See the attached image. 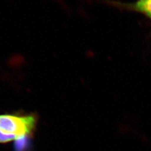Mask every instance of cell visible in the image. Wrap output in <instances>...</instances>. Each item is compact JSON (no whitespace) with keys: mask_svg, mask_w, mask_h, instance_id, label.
<instances>
[{"mask_svg":"<svg viewBox=\"0 0 151 151\" xmlns=\"http://www.w3.org/2000/svg\"><path fill=\"white\" fill-rule=\"evenodd\" d=\"M102 2L120 10L140 14L151 22V0H138L133 2H123L116 0H105Z\"/></svg>","mask_w":151,"mask_h":151,"instance_id":"7a4b0ae2","label":"cell"},{"mask_svg":"<svg viewBox=\"0 0 151 151\" xmlns=\"http://www.w3.org/2000/svg\"><path fill=\"white\" fill-rule=\"evenodd\" d=\"M30 137H24L16 139L15 145V151H27L29 148Z\"/></svg>","mask_w":151,"mask_h":151,"instance_id":"3957f363","label":"cell"},{"mask_svg":"<svg viewBox=\"0 0 151 151\" xmlns=\"http://www.w3.org/2000/svg\"><path fill=\"white\" fill-rule=\"evenodd\" d=\"M37 122V117L32 114H1L0 130L7 134L15 135L17 138L31 137L35 129Z\"/></svg>","mask_w":151,"mask_h":151,"instance_id":"6da1fadb","label":"cell"},{"mask_svg":"<svg viewBox=\"0 0 151 151\" xmlns=\"http://www.w3.org/2000/svg\"><path fill=\"white\" fill-rule=\"evenodd\" d=\"M17 138L15 135L7 134L0 130V143H5L9 142L11 140H16Z\"/></svg>","mask_w":151,"mask_h":151,"instance_id":"277c9868","label":"cell"}]
</instances>
